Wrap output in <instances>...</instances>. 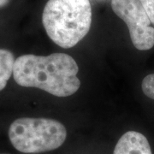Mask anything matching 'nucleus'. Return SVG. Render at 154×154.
<instances>
[{"mask_svg":"<svg viewBox=\"0 0 154 154\" xmlns=\"http://www.w3.org/2000/svg\"><path fill=\"white\" fill-rule=\"evenodd\" d=\"M75 60L66 53L49 56L22 55L15 61V82L25 88H35L57 97H68L81 86Z\"/></svg>","mask_w":154,"mask_h":154,"instance_id":"obj_1","label":"nucleus"},{"mask_svg":"<svg viewBox=\"0 0 154 154\" xmlns=\"http://www.w3.org/2000/svg\"><path fill=\"white\" fill-rule=\"evenodd\" d=\"M42 22L49 38L63 48H71L89 32L92 7L89 0H48Z\"/></svg>","mask_w":154,"mask_h":154,"instance_id":"obj_2","label":"nucleus"},{"mask_svg":"<svg viewBox=\"0 0 154 154\" xmlns=\"http://www.w3.org/2000/svg\"><path fill=\"white\" fill-rule=\"evenodd\" d=\"M67 137L61 122L49 118L22 117L9 128L12 146L23 153H41L60 147Z\"/></svg>","mask_w":154,"mask_h":154,"instance_id":"obj_3","label":"nucleus"},{"mask_svg":"<svg viewBox=\"0 0 154 154\" xmlns=\"http://www.w3.org/2000/svg\"><path fill=\"white\" fill-rule=\"evenodd\" d=\"M116 15L125 22L134 46L147 51L154 46V28L140 0H111Z\"/></svg>","mask_w":154,"mask_h":154,"instance_id":"obj_4","label":"nucleus"},{"mask_svg":"<svg viewBox=\"0 0 154 154\" xmlns=\"http://www.w3.org/2000/svg\"><path fill=\"white\" fill-rule=\"evenodd\" d=\"M113 154H152L147 139L136 131H128L116 145Z\"/></svg>","mask_w":154,"mask_h":154,"instance_id":"obj_5","label":"nucleus"},{"mask_svg":"<svg viewBox=\"0 0 154 154\" xmlns=\"http://www.w3.org/2000/svg\"><path fill=\"white\" fill-rule=\"evenodd\" d=\"M15 61L12 52L8 50L0 49V91L5 88L13 75Z\"/></svg>","mask_w":154,"mask_h":154,"instance_id":"obj_6","label":"nucleus"},{"mask_svg":"<svg viewBox=\"0 0 154 154\" xmlns=\"http://www.w3.org/2000/svg\"><path fill=\"white\" fill-rule=\"evenodd\" d=\"M141 88L146 97L154 99V74L148 75L144 78Z\"/></svg>","mask_w":154,"mask_h":154,"instance_id":"obj_7","label":"nucleus"},{"mask_svg":"<svg viewBox=\"0 0 154 154\" xmlns=\"http://www.w3.org/2000/svg\"><path fill=\"white\" fill-rule=\"evenodd\" d=\"M151 22L154 26V0H140Z\"/></svg>","mask_w":154,"mask_h":154,"instance_id":"obj_8","label":"nucleus"},{"mask_svg":"<svg viewBox=\"0 0 154 154\" xmlns=\"http://www.w3.org/2000/svg\"><path fill=\"white\" fill-rule=\"evenodd\" d=\"M9 2H10V0H0V8L7 5L9 4Z\"/></svg>","mask_w":154,"mask_h":154,"instance_id":"obj_9","label":"nucleus"}]
</instances>
